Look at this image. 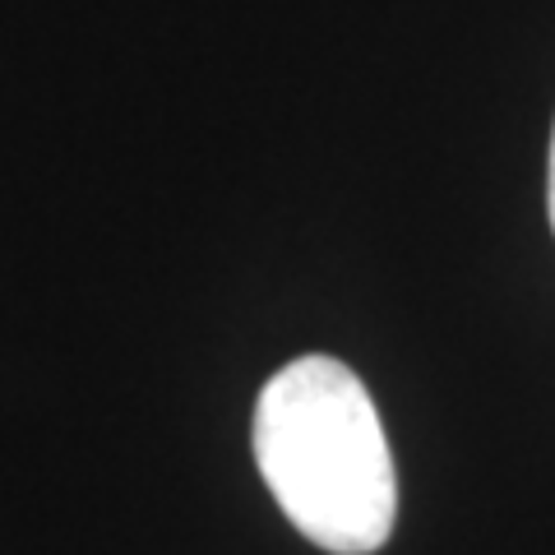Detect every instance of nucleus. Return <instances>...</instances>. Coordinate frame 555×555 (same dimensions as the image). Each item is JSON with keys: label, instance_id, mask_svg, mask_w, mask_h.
Instances as JSON below:
<instances>
[{"label": "nucleus", "instance_id": "2", "mask_svg": "<svg viewBox=\"0 0 555 555\" xmlns=\"http://www.w3.org/2000/svg\"><path fill=\"white\" fill-rule=\"evenodd\" d=\"M551 185H546V208H551V228H555V134H551Z\"/></svg>", "mask_w": 555, "mask_h": 555}, {"label": "nucleus", "instance_id": "1", "mask_svg": "<svg viewBox=\"0 0 555 555\" xmlns=\"http://www.w3.org/2000/svg\"><path fill=\"white\" fill-rule=\"evenodd\" d=\"M255 463L278 509L306 542L371 555L398 514L393 454L357 371L334 357H297L255 403Z\"/></svg>", "mask_w": 555, "mask_h": 555}]
</instances>
